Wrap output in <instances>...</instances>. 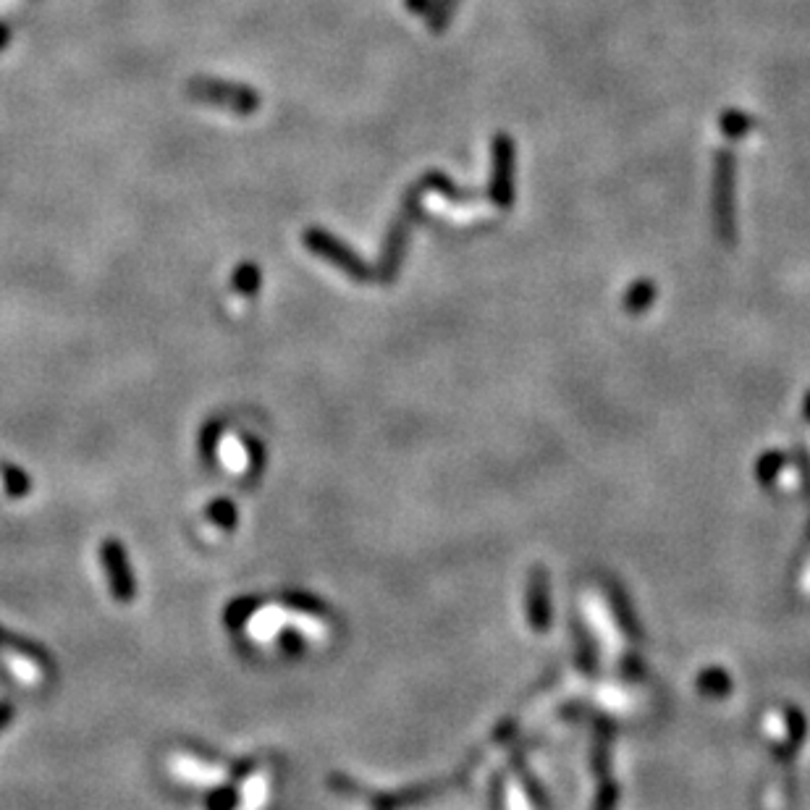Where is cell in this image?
I'll return each instance as SVG.
<instances>
[{"label":"cell","instance_id":"obj_11","mask_svg":"<svg viewBox=\"0 0 810 810\" xmlns=\"http://www.w3.org/2000/svg\"><path fill=\"white\" fill-rule=\"evenodd\" d=\"M721 129H724L729 137H742V134H748L750 129H753V118L745 116V113H740V111H732L724 116V124H721Z\"/></svg>","mask_w":810,"mask_h":810},{"label":"cell","instance_id":"obj_4","mask_svg":"<svg viewBox=\"0 0 810 810\" xmlns=\"http://www.w3.org/2000/svg\"><path fill=\"white\" fill-rule=\"evenodd\" d=\"M732 174L734 158L732 153H719V166H716V189H714V221L724 242L734 239V215H732Z\"/></svg>","mask_w":810,"mask_h":810},{"label":"cell","instance_id":"obj_7","mask_svg":"<svg viewBox=\"0 0 810 810\" xmlns=\"http://www.w3.org/2000/svg\"><path fill=\"white\" fill-rule=\"evenodd\" d=\"M0 648L14 651L16 656H29V658H37V661H48L45 653H42L35 643H27V640H21V637H16V635H11L8 630H3V627H0Z\"/></svg>","mask_w":810,"mask_h":810},{"label":"cell","instance_id":"obj_6","mask_svg":"<svg viewBox=\"0 0 810 810\" xmlns=\"http://www.w3.org/2000/svg\"><path fill=\"white\" fill-rule=\"evenodd\" d=\"M231 286L239 297H257V291L263 286V273L257 268V263H239L231 276Z\"/></svg>","mask_w":810,"mask_h":810},{"label":"cell","instance_id":"obj_14","mask_svg":"<svg viewBox=\"0 0 810 810\" xmlns=\"http://www.w3.org/2000/svg\"><path fill=\"white\" fill-rule=\"evenodd\" d=\"M11 716H14V706L11 703H0V729L6 727Z\"/></svg>","mask_w":810,"mask_h":810},{"label":"cell","instance_id":"obj_1","mask_svg":"<svg viewBox=\"0 0 810 810\" xmlns=\"http://www.w3.org/2000/svg\"><path fill=\"white\" fill-rule=\"evenodd\" d=\"M187 95L194 103L213 105V108L236 113V116H252L263 105L257 90H252L250 84L223 82L215 77H192L187 84Z\"/></svg>","mask_w":810,"mask_h":810},{"label":"cell","instance_id":"obj_13","mask_svg":"<svg viewBox=\"0 0 810 810\" xmlns=\"http://www.w3.org/2000/svg\"><path fill=\"white\" fill-rule=\"evenodd\" d=\"M11 37H14V32H11V24H8V21H0V50L6 48L8 42H11Z\"/></svg>","mask_w":810,"mask_h":810},{"label":"cell","instance_id":"obj_8","mask_svg":"<svg viewBox=\"0 0 810 810\" xmlns=\"http://www.w3.org/2000/svg\"><path fill=\"white\" fill-rule=\"evenodd\" d=\"M176 769H179V774L184 776V779H194V782H215V779H221L223 776V771L210 769V766H205V763L200 761H192V758H184V761L176 763Z\"/></svg>","mask_w":810,"mask_h":810},{"label":"cell","instance_id":"obj_5","mask_svg":"<svg viewBox=\"0 0 810 810\" xmlns=\"http://www.w3.org/2000/svg\"><path fill=\"white\" fill-rule=\"evenodd\" d=\"M512 139L501 134L493 145V197L501 208L512 205Z\"/></svg>","mask_w":810,"mask_h":810},{"label":"cell","instance_id":"obj_9","mask_svg":"<svg viewBox=\"0 0 810 810\" xmlns=\"http://www.w3.org/2000/svg\"><path fill=\"white\" fill-rule=\"evenodd\" d=\"M0 480H3V485H6L8 496H16V499H21V496L29 493V488H32L27 480V475H24L21 470H16V467H3V470H0Z\"/></svg>","mask_w":810,"mask_h":810},{"label":"cell","instance_id":"obj_3","mask_svg":"<svg viewBox=\"0 0 810 810\" xmlns=\"http://www.w3.org/2000/svg\"><path fill=\"white\" fill-rule=\"evenodd\" d=\"M100 559H103L105 575H108V585H111V593L116 601L129 603L137 593V585H134V575L132 567H129V559H126L124 546L118 540L108 538L100 548Z\"/></svg>","mask_w":810,"mask_h":810},{"label":"cell","instance_id":"obj_2","mask_svg":"<svg viewBox=\"0 0 810 810\" xmlns=\"http://www.w3.org/2000/svg\"><path fill=\"white\" fill-rule=\"evenodd\" d=\"M302 242H305V247L312 255L323 257L326 263L336 265L341 273H347L354 281H370V278H373L370 265H367L352 247H347V244L341 242L339 236L328 234L326 229L312 226V229H307L305 234H302Z\"/></svg>","mask_w":810,"mask_h":810},{"label":"cell","instance_id":"obj_12","mask_svg":"<svg viewBox=\"0 0 810 810\" xmlns=\"http://www.w3.org/2000/svg\"><path fill=\"white\" fill-rule=\"evenodd\" d=\"M236 805L234 792H218V795L210 797V810H231Z\"/></svg>","mask_w":810,"mask_h":810},{"label":"cell","instance_id":"obj_10","mask_svg":"<svg viewBox=\"0 0 810 810\" xmlns=\"http://www.w3.org/2000/svg\"><path fill=\"white\" fill-rule=\"evenodd\" d=\"M208 517L210 522H215L223 530H234L236 527V509L231 501H215V504H210Z\"/></svg>","mask_w":810,"mask_h":810}]
</instances>
